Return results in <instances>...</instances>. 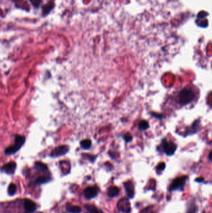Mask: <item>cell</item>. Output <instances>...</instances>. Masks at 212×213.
Returning <instances> with one entry per match:
<instances>
[{"mask_svg": "<svg viewBox=\"0 0 212 213\" xmlns=\"http://www.w3.org/2000/svg\"><path fill=\"white\" fill-rule=\"evenodd\" d=\"M196 98V94L189 88L183 89L178 94V103L181 106H185L192 103Z\"/></svg>", "mask_w": 212, "mask_h": 213, "instance_id": "cell-1", "label": "cell"}, {"mask_svg": "<svg viewBox=\"0 0 212 213\" xmlns=\"http://www.w3.org/2000/svg\"><path fill=\"white\" fill-rule=\"evenodd\" d=\"M25 140L26 139L25 137L17 135L15 137V143L12 146L7 148L5 150V154L10 155H13L16 153L17 151H18L21 149L22 146L25 144Z\"/></svg>", "mask_w": 212, "mask_h": 213, "instance_id": "cell-2", "label": "cell"}, {"mask_svg": "<svg viewBox=\"0 0 212 213\" xmlns=\"http://www.w3.org/2000/svg\"><path fill=\"white\" fill-rule=\"evenodd\" d=\"M160 147L161 148L162 152L169 156L173 155L177 149V146L175 143L171 141H168L166 139H164L162 141Z\"/></svg>", "mask_w": 212, "mask_h": 213, "instance_id": "cell-3", "label": "cell"}, {"mask_svg": "<svg viewBox=\"0 0 212 213\" xmlns=\"http://www.w3.org/2000/svg\"><path fill=\"white\" fill-rule=\"evenodd\" d=\"M187 178V176H183L174 179L169 187V191H175L182 188L185 184Z\"/></svg>", "mask_w": 212, "mask_h": 213, "instance_id": "cell-4", "label": "cell"}, {"mask_svg": "<svg viewBox=\"0 0 212 213\" xmlns=\"http://www.w3.org/2000/svg\"><path fill=\"white\" fill-rule=\"evenodd\" d=\"M118 209L124 213H130L131 211V203L128 198H121L117 203Z\"/></svg>", "mask_w": 212, "mask_h": 213, "instance_id": "cell-5", "label": "cell"}, {"mask_svg": "<svg viewBox=\"0 0 212 213\" xmlns=\"http://www.w3.org/2000/svg\"><path fill=\"white\" fill-rule=\"evenodd\" d=\"M69 150V147L67 145H61L55 148L51 152L52 157H59L65 155Z\"/></svg>", "mask_w": 212, "mask_h": 213, "instance_id": "cell-6", "label": "cell"}, {"mask_svg": "<svg viewBox=\"0 0 212 213\" xmlns=\"http://www.w3.org/2000/svg\"><path fill=\"white\" fill-rule=\"evenodd\" d=\"M98 192V188L97 186H89L83 191L84 197L87 199H92L96 197Z\"/></svg>", "mask_w": 212, "mask_h": 213, "instance_id": "cell-7", "label": "cell"}, {"mask_svg": "<svg viewBox=\"0 0 212 213\" xmlns=\"http://www.w3.org/2000/svg\"><path fill=\"white\" fill-rule=\"evenodd\" d=\"M200 120L195 121L190 127H187V130L185 131V133H186L185 135L186 136L191 135H193L196 133L198 131L200 128Z\"/></svg>", "mask_w": 212, "mask_h": 213, "instance_id": "cell-8", "label": "cell"}, {"mask_svg": "<svg viewBox=\"0 0 212 213\" xmlns=\"http://www.w3.org/2000/svg\"><path fill=\"white\" fill-rule=\"evenodd\" d=\"M126 194L129 198H133L134 196V188L131 181H126L124 183Z\"/></svg>", "mask_w": 212, "mask_h": 213, "instance_id": "cell-9", "label": "cell"}, {"mask_svg": "<svg viewBox=\"0 0 212 213\" xmlns=\"http://www.w3.org/2000/svg\"><path fill=\"white\" fill-rule=\"evenodd\" d=\"M24 207H25V210L29 213L33 212L36 209V204L33 201L28 199H26L25 200Z\"/></svg>", "mask_w": 212, "mask_h": 213, "instance_id": "cell-10", "label": "cell"}, {"mask_svg": "<svg viewBox=\"0 0 212 213\" xmlns=\"http://www.w3.org/2000/svg\"><path fill=\"white\" fill-rule=\"evenodd\" d=\"M16 168V164L15 162H10L5 164L2 167V169L4 172L8 174H13L15 171Z\"/></svg>", "mask_w": 212, "mask_h": 213, "instance_id": "cell-11", "label": "cell"}, {"mask_svg": "<svg viewBox=\"0 0 212 213\" xmlns=\"http://www.w3.org/2000/svg\"><path fill=\"white\" fill-rule=\"evenodd\" d=\"M120 192V189L115 186H110L108 188L107 190V194L109 197H114L117 196L119 194Z\"/></svg>", "mask_w": 212, "mask_h": 213, "instance_id": "cell-12", "label": "cell"}, {"mask_svg": "<svg viewBox=\"0 0 212 213\" xmlns=\"http://www.w3.org/2000/svg\"><path fill=\"white\" fill-rule=\"evenodd\" d=\"M84 207L86 209V210L90 213H103L101 209H98L95 206L92 204H87L85 205Z\"/></svg>", "mask_w": 212, "mask_h": 213, "instance_id": "cell-13", "label": "cell"}, {"mask_svg": "<svg viewBox=\"0 0 212 213\" xmlns=\"http://www.w3.org/2000/svg\"><path fill=\"white\" fill-rule=\"evenodd\" d=\"M149 127L150 125H149V122L145 120H143L140 121V122L139 123L138 129L141 132H144L147 130L148 128H149Z\"/></svg>", "mask_w": 212, "mask_h": 213, "instance_id": "cell-14", "label": "cell"}, {"mask_svg": "<svg viewBox=\"0 0 212 213\" xmlns=\"http://www.w3.org/2000/svg\"><path fill=\"white\" fill-rule=\"evenodd\" d=\"M67 210L71 213H80L82 211L80 207L78 206H72L70 204L67 205Z\"/></svg>", "mask_w": 212, "mask_h": 213, "instance_id": "cell-15", "label": "cell"}, {"mask_svg": "<svg viewBox=\"0 0 212 213\" xmlns=\"http://www.w3.org/2000/svg\"><path fill=\"white\" fill-rule=\"evenodd\" d=\"M80 146L83 150H89L92 147V141L90 140H83L80 142Z\"/></svg>", "mask_w": 212, "mask_h": 213, "instance_id": "cell-16", "label": "cell"}, {"mask_svg": "<svg viewBox=\"0 0 212 213\" xmlns=\"http://www.w3.org/2000/svg\"><path fill=\"white\" fill-rule=\"evenodd\" d=\"M54 3H52V4L49 3L47 4L46 6H45L44 8H43V14L44 15H47L48 13H49V12L52 10V9L54 8Z\"/></svg>", "mask_w": 212, "mask_h": 213, "instance_id": "cell-17", "label": "cell"}, {"mask_svg": "<svg viewBox=\"0 0 212 213\" xmlns=\"http://www.w3.org/2000/svg\"><path fill=\"white\" fill-rule=\"evenodd\" d=\"M50 178L49 177H47V176H41L37 178L36 182L38 184H43V183H47L49 181H50Z\"/></svg>", "mask_w": 212, "mask_h": 213, "instance_id": "cell-18", "label": "cell"}, {"mask_svg": "<svg viewBox=\"0 0 212 213\" xmlns=\"http://www.w3.org/2000/svg\"><path fill=\"white\" fill-rule=\"evenodd\" d=\"M35 166L38 169L41 171H46L47 169V165L41 162H36Z\"/></svg>", "mask_w": 212, "mask_h": 213, "instance_id": "cell-19", "label": "cell"}, {"mask_svg": "<svg viewBox=\"0 0 212 213\" xmlns=\"http://www.w3.org/2000/svg\"><path fill=\"white\" fill-rule=\"evenodd\" d=\"M16 191V186L15 184L11 183L10 184L8 189V192L10 195H14Z\"/></svg>", "mask_w": 212, "mask_h": 213, "instance_id": "cell-20", "label": "cell"}, {"mask_svg": "<svg viewBox=\"0 0 212 213\" xmlns=\"http://www.w3.org/2000/svg\"><path fill=\"white\" fill-rule=\"evenodd\" d=\"M139 213H153L152 207V206L147 207L145 209H144L143 210H142Z\"/></svg>", "mask_w": 212, "mask_h": 213, "instance_id": "cell-21", "label": "cell"}, {"mask_svg": "<svg viewBox=\"0 0 212 213\" xmlns=\"http://www.w3.org/2000/svg\"><path fill=\"white\" fill-rule=\"evenodd\" d=\"M196 207L194 205H192L188 210L187 213H196Z\"/></svg>", "mask_w": 212, "mask_h": 213, "instance_id": "cell-22", "label": "cell"}, {"mask_svg": "<svg viewBox=\"0 0 212 213\" xmlns=\"http://www.w3.org/2000/svg\"><path fill=\"white\" fill-rule=\"evenodd\" d=\"M165 163H160L159 164H158L156 168H157V169L158 171H162V170H164L165 169Z\"/></svg>", "mask_w": 212, "mask_h": 213, "instance_id": "cell-23", "label": "cell"}, {"mask_svg": "<svg viewBox=\"0 0 212 213\" xmlns=\"http://www.w3.org/2000/svg\"><path fill=\"white\" fill-rule=\"evenodd\" d=\"M29 1L34 7H39V5H40L41 2V0H29Z\"/></svg>", "mask_w": 212, "mask_h": 213, "instance_id": "cell-24", "label": "cell"}, {"mask_svg": "<svg viewBox=\"0 0 212 213\" xmlns=\"http://www.w3.org/2000/svg\"><path fill=\"white\" fill-rule=\"evenodd\" d=\"M124 140H125V141H126V142H130V141L132 140V137H131V135H130L129 137H127V135H125V136H124Z\"/></svg>", "mask_w": 212, "mask_h": 213, "instance_id": "cell-25", "label": "cell"}, {"mask_svg": "<svg viewBox=\"0 0 212 213\" xmlns=\"http://www.w3.org/2000/svg\"><path fill=\"white\" fill-rule=\"evenodd\" d=\"M211 151H210V155H209V159H210V161H211Z\"/></svg>", "mask_w": 212, "mask_h": 213, "instance_id": "cell-26", "label": "cell"}, {"mask_svg": "<svg viewBox=\"0 0 212 213\" xmlns=\"http://www.w3.org/2000/svg\"><path fill=\"white\" fill-rule=\"evenodd\" d=\"M38 213H40V212H38Z\"/></svg>", "mask_w": 212, "mask_h": 213, "instance_id": "cell-27", "label": "cell"}]
</instances>
